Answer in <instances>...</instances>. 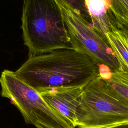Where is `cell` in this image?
<instances>
[{
    "label": "cell",
    "instance_id": "obj_6",
    "mask_svg": "<svg viewBox=\"0 0 128 128\" xmlns=\"http://www.w3.org/2000/svg\"><path fill=\"white\" fill-rule=\"evenodd\" d=\"M84 87L54 90L40 94L55 110L76 128V110Z\"/></svg>",
    "mask_w": 128,
    "mask_h": 128
},
{
    "label": "cell",
    "instance_id": "obj_10",
    "mask_svg": "<svg viewBox=\"0 0 128 128\" xmlns=\"http://www.w3.org/2000/svg\"><path fill=\"white\" fill-rule=\"evenodd\" d=\"M60 5L64 6L78 12L91 25L90 18L84 0H56Z\"/></svg>",
    "mask_w": 128,
    "mask_h": 128
},
{
    "label": "cell",
    "instance_id": "obj_14",
    "mask_svg": "<svg viewBox=\"0 0 128 128\" xmlns=\"http://www.w3.org/2000/svg\"><path fill=\"white\" fill-rule=\"evenodd\" d=\"M36 128H43V127H42V126H38V127H36Z\"/></svg>",
    "mask_w": 128,
    "mask_h": 128
},
{
    "label": "cell",
    "instance_id": "obj_5",
    "mask_svg": "<svg viewBox=\"0 0 128 128\" xmlns=\"http://www.w3.org/2000/svg\"><path fill=\"white\" fill-rule=\"evenodd\" d=\"M60 5L72 49L88 56L98 66H106L112 72L118 70L119 64L108 42L78 12Z\"/></svg>",
    "mask_w": 128,
    "mask_h": 128
},
{
    "label": "cell",
    "instance_id": "obj_9",
    "mask_svg": "<svg viewBox=\"0 0 128 128\" xmlns=\"http://www.w3.org/2000/svg\"><path fill=\"white\" fill-rule=\"evenodd\" d=\"M106 83L128 102V74L120 70L112 72Z\"/></svg>",
    "mask_w": 128,
    "mask_h": 128
},
{
    "label": "cell",
    "instance_id": "obj_8",
    "mask_svg": "<svg viewBox=\"0 0 128 128\" xmlns=\"http://www.w3.org/2000/svg\"><path fill=\"white\" fill-rule=\"evenodd\" d=\"M105 36L118 61L119 70L128 74V38L118 29L108 32Z\"/></svg>",
    "mask_w": 128,
    "mask_h": 128
},
{
    "label": "cell",
    "instance_id": "obj_11",
    "mask_svg": "<svg viewBox=\"0 0 128 128\" xmlns=\"http://www.w3.org/2000/svg\"><path fill=\"white\" fill-rule=\"evenodd\" d=\"M111 10L113 13L124 14L128 12V0H111Z\"/></svg>",
    "mask_w": 128,
    "mask_h": 128
},
{
    "label": "cell",
    "instance_id": "obj_13",
    "mask_svg": "<svg viewBox=\"0 0 128 128\" xmlns=\"http://www.w3.org/2000/svg\"><path fill=\"white\" fill-rule=\"evenodd\" d=\"M107 128H128V122L114 125Z\"/></svg>",
    "mask_w": 128,
    "mask_h": 128
},
{
    "label": "cell",
    "instance_id": "obj_2",
    "mask_svg": "<svg viewBox=\"0 0 128 128\" xmlns=\"http://www.w3.org/2000/svg\"><path fill=\"white\" fill-rule=\"evenodd\" d=\"M22 28L30 56L72 49L62 8L56 0H24Z\"/></svg>",
    "mask_w": 128,
    "mask_h": 128
},
{
    "label": "cell",
    "instance_id": "obj_12",
    "mask_svg": "<svg viewBox=\"0 0 128 128\" xmlns=\"http://www.w3.org/2000/svg\"><path fill=\"white\" fill-rule=\"evenodd\" d=\"M117 29L121 30L128 38V13L122 16H114Z\"/></svg>",
    "mask_w": 128,
    "mask_h": 128
},
{
    "label": "cell",
    "instance_id": "obj_3",
    "mask_svg": "<svg viewBox=\"0 0 128 128\" xmlns=\"http://www.w3.org/2000/svg\"><path fill=\"white\" fill-rule=\"evenodd\" d=\"M128 122V102L100 75L83 89L76 110V127L107 128Z\"/></svg>",
    "mask_w": 128,
    "mask_h": 128
},
{
    "label": "cell",
    "instance_id": "obj_7",
    "mask_svg": "<svg viewBox=\"0 0 128 128\" xmlns=\"http://www.w3.org/2000/svg\"><path fill=\"white\" fill-rule=\"evenodd\" d=\"M84 1L90 18L92 26L107 41L106 34L117 30L111 11V0Z\"/></svg>",
    "mask_w": 128,
    "mask_h": 128
},
{
    "label": "cell",
    "instance_id": "obj_4",
    "mask_svg": "<svg viewBox=\"0 0 128 128\" xmlns=\"http://www.w3.org/2000/svg\"><path fill=\"white\" fill-rule=\"evenodd\" d=\"M2 96L10 100L25 122L44 128H74L55 110L40 94L18 78L14 72L4 70L0 77Z\"/></svg>",
    "mask_w": 128,
    "mask_h": 128
},
{
    "label": "cell",
    "instance_id": "obj_1",
    "mask_svg": "<svg viewBox=\"0 0 128 128\" xmlns=\"http://www.w3.org/2000/svg\"><path fill=\"white\" fill-rule=\"evenodd\" d=\"M14 73L41 93L85 86L99 75V66L84 54L74 49H60L30 56Z\"/></svg>",
    "mask_w": 128,
    "mask_h": 128
}]
</instances>
